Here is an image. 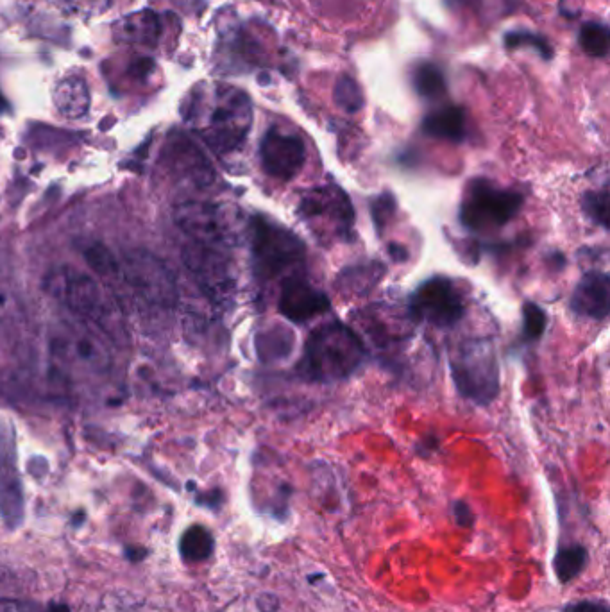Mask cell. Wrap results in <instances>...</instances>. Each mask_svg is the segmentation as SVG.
I'll use <instances>...</instances> for the list:
<instances>
[{
	"mask_svg": "<svg viewBox=\"0 0 610 612\" xmlns=\"http://www.w3.org/2000/svg\"><path fill=\"white\" fill-rule=\"evenodd\" d=\"M251 122L253 106L247 94L237 88L219 86L201 136L215 153H231L244 144Z\"/></svg>",
	"mask_w": 610,
	"mask_h": 612,
	"instance_id": "8992f818",
	"label": "cell"
},
{
	"mask_svg": "<svg viewBox=\"0 0 610 612\" xmlns=\"http://www.w3.org/2000/svg\"><path fill=\"white\" fill-rule=\"evenodd\" d=\"M167 160L174 174L194 181L199 187H206L213 181L212 167L185 136L174 135L170 138L167 145Z\"/></svg>",
	"mask_w": 610,
	"mask_h": 612,
	"instance_id": "2e32d148",
	"label": "cell"
},
{
	"mask_svg": "<svg viewBox=\"0 0 610 612\" xmlns=\"http://www.w3.org/2000/svg\"><path fill=\"white\" fill-rule=\"evenodd\" d=\"M364 360V342L349 326L333 321L321 324L306 339L299 373L312 382H339L356 373Z\"/></svg>",
	"mask_w": 610,
	"mask_h": 612,
	"instance_id": "7a4b0ae2",
	"label": "cell"
},
{
	"mask_svg": "<svg viewBox=\"0 0 610 612\" xmlns=\"http://www.w3.org/2000/svg\"><path fill=\"white\" fill-rule=\"evenodd\" d=\"M43 612H70V609H68L67 605L52 604L47 609H43Z\"/></svg>",
	"mask_w": 610,
	"mask_h": 612,
	"instance_id": "74e56055",
	"label": "cell"
},
{
	"mask_svg": "<svg viewBox=\"0 0 610 612\" xmlns=\"http://www.w3.org/2000/svg\"><path fill=\"white\" fill-rule=\"evenodd\" d=\"M453 383L466 400L489 405L500 392V367L491 339H467L451 355Z\"/></svg>",
	"mask_w": 610,
	"mask_h": 612,
	"instance_id": "3957f363",
	"label": "cell"
},
{
	"mask_svg": "<svg viewBox=\"0 0 610 612\" xmlns=\"http://www.w3.org/2000/svg\"><path fill=\"white\" fill-rule=\"evenodd\" d=\"M525 196L517 190L501 188L485 178L471 179L460 204V222L469 231L500 230L516 217Z\"/></svg>",
	"mask_w": 610,
	"mask_h": 612,
	"instance_id": "277c9868",
	"label": "cell"
},
{
	"mask_svg": "<svg viewBox=\"0 0 610 612\" xmlns=\"http://www.w3.org/2000/svg\"><path fill=\"white\" fill-rule=\"evenodd\" d=\"M451 512H453V519L460 528H473L475 525V514L469 503L464 500H457L451 505Z\"/></svg>",
	"mask_w": 610,
	"mask_h": 612,
	"instance_id": "f546056e",
	"label": "cell"
},
{
	"mask_svg": "<svg viewBox=\"0 0 610 612\" xmlns=\"http://www.w3.org/2000/svg\"><path fill=\"white\" fill-rule=\"evenodd\" d=\"M294 346H296L294 333L280 324H274L265 332L256 335V351L263 362H280L289 358Z\"/></svg>",
	"mask_w": 610,
	"mask_h": 612,
	"instance_id": "ac0fdd59",
	"label": "cell"
},
{
	"mask_svg": "<svg viewBox=\"0 0 610 612\" xmlns=\"http://www.w3.org/2000/svg\"><path fill=\"white\" fill-rule=\"evenodd\" d=\"M4 106H6V104H4V97H2V95H0V110H2V108H4Z\"/></svg>",
	"mask_w": 610,
	"mask_h": 612,
	"instance_id": "f35d334b",
	"label": "cell"
},
{
	"mask_svg": "<svg viewBox=\"0 0 610 612\" xmlns=\"http://www.w3.org/2000/svg\"><path fill=\"white\" fill-rule=\"evenodd\" d=\"M548 324L546 312L532 301H526L523 305V337L526 342H537L541 340Z\"/></svg>",
	"mask_w": 610,
	"mask_h": 612,
	"instance_id": "83f0119b",
	"label": "cell"
},
{
	"mask_svg": "<svg viewBox=\"0 0 610 612\" xmlns=\"http://www.w3.org/2000/svg\"><path fill=\"white\" fill-rule=\"evenodd\" d=\"M154 70V61L151 58H140L136 60L131 67H129V74L144 81L145 77L149 76Z\"/></svg>",
	"mask_w": 610,
	"mask_h": 612,
	"instance_id": "d6a6232c",
	"label": "cell"
},
{
	"mask_svg": "<svg viewBox=\"0 0 610 612\" xmlns=\"http://www.w3.org/2000/svg\"><path fill=\"white\" fill-rule=\"evenodd\" d=\"M466 314V301L457 285L444 276H435L412 294L410 315L435 328H451Z\"/></svg>",
	"mask_w": 610,
	"mask_h": 612,
	"instance_id": "ba28073f",
	"label": "cell"
},
{
	"mask_svg": "<svg viewBox=\"0 0 610 612\" xmlns=\"http://www.w3.org/2000/svg\"><path fill=\"white\" fill-rule=\"evenodd\" d=\"M256 607L260 612H278L280 609V598L272 593H263L256 598Z\"/></svg>",
	"mask_w": 610,
	"mask_h": 612,
	"instance_id": "836d02e7",
	"label": "cell"
},
{
	"mask_svg": "<svg viewBox=\"0 0 610 612\" xmlns=\"http://www.w3.org/2000/svg\"><path fill=\"white\" fill-rule=\"evenodd\" d=\"M389 253L396 262H407L408 260V251L403 246H399V244H390Z\"/></svg>",
	"mask_w": 610,
	"mask_h": 612,
	"instance_id": "8d00e7d4",
	"label": "cell"
},
{
	"mask_svg": "<svg viewBox=\"0 0 610 612\" xmlns=\"http://www.w3.org/2000/svg\"><path fill=\"white\" fill-rule=\"evenodd\" d=\"M172 215L179 230L185 231L197 244L217 246L229 242L228 226L213 204L183 201L176 204Z\"/></svg>",
	"mask_w": 610,
	"mask_h": 612,
	"instance_id": "7c38bea8",
	"label": "cell"
},
{
	"mask_svg": "<svg viewBox=\"0 0 610 612\" xmlns=\"http://www.w3.org/2000/svg\"><path fill=\"white\" fill-rule=\"evenodd\" d=\"M587 562H589V552L584 544H568L557 550L551 566L560 584H569L584 573Z\"/></svg>",
	"mask_w": 610,
	"mask_h": 612,
	"instance_id": "44dd1931",
	"label": "cell"
},
{
	"mask_svg": "<svg viewBox=\"0 0 610 612\" xmlns=\"http://www.w3.org/2000/svg\"><path fill=\"white\" fill-rule=\"evenodd\" d=\"M17 435L8 417H0V518L9 528L24 521L26 503L18 475Z\"/></svg>",
	"mask_w": 610,
	"mask_h": 612,
	"instance_id": "30bf717a",
	"label": "cell"
},
{
	"mask_svg": "<svg viewBox=\"0 0 610 612\" xmlns=\"http://www.w3.org/2000/svg\"><path fill=\"white\" fill-rule=\"evenodd\" d=\"M120 274L129 287L147 303L161 308H172L178 299L174 274L165 262L145 249H131L122 256Z\"/></svg>",
	"mask_w": 610,
	"mask_h": 612,
	"instance_id": "52a82bcc",
	"label": "cell"
},
{
	"mask_svg": "<svg viewBox=\"0 0 610 612\" xmlns=\"http://www.w3.org/2000/svg\"><path fill=\"white\" fill-rule=\"evenodd\" d=\"M222 502V494L221 491H212V493L203 494V496H199V500L197 503H201V505H206V507H210V509H217Z\"/></svg>",
	"mask_w": 610,
	"mask_h": 612,
	"instance_id": "e575fe53",
	"label": "cell"
},
{
	"mask_svg": "<svg viewBox=\"0 0 610 612\" xmlns=\"http://www.w3.org/2000/svg\"><path fill=\"white\" fill-rule=\"evenodd\" d=\"M414 88L417 94L424 99H437L446 92V79L441 72V68L435 67L433 63H423L414 72Z\"/></svg>",
	"mask_w": 610,
	"mask_h": 612,
	"instance_id": "603a6c76",
	"label": "cell"
},
{
	"mask_svg": "<svg viewBox=\"0 0 610 612\" xmlns=\"http://www.w3.org/2000/svg\"><path fill=\"white\" fill-rule=\"evenodd\" d=\"M569 306L580 317L605 321L609 317L610 278L607 272L591 271L584 274L571 296Z\"/></svg>",
	"mask_w": 610,
	"mask_h": 612,
	"instance_id": "9a60e30c",
	"label": "cell"
},
{
	"mask_svg": "<svg viewBox=\"0 0 610 612\" xmlns=\"http://www.w3.org/2000/svg\"><path fill=\"white\" fill-rule=\"evenodd\" d=\"M562 612H610L609 605L600 600H580L573 604L564 605Z\"/></svg>",
	"mask_w": 610,
	"mask_h": 612,
	"instance_id": "1f68e13d",
	"label": "cell"
},
{
	"mask_svg": "<svg viewBox=\"0 0 610 612\" xmlns=\"http://www.w3.org/2000/svg\"><path fill=\"white\" fill-rule=\"evenodd\" d=\"M385 274V267L378 262L371 264L351 265L348 269H344L337 280V287L342 292H349L355 296H364L369 294V290L374 289L378 285V281L382 280Z\"/></svg>",
	"mask_w": 610,
	"mask_h": 612,
	"instance_id": "d6986e66",
	"label": "cell"
},
{
	"mask_svg": "<svg viewBox=\"0 0 610 612\" xmlns=\"http://www.w3.org/2000/svg\"><path fill=\"white\" fill-rule=\"evenodd\" d=\"M56 106L68 119L83 117L90 106V95L86 90L85 81L77 77L61 81L56 88Z\"/></svg>",
	"mask_w": 610,
	"mask_h": 612,
	"instance_id": "ffe728a7",
	"label": "cell"
},
{
	"mask_svg": "<svg viewBox=\"0 0 610 612\" xmlns=\"http://www.w3.org/2000/svg\"><path fill=\"white\" fill-rule=\"evenodd\" d=\"M0 612H43L38 611L34 605L13 604V602H0Z\"/></svg>",
	"mask_w": 610,
	"mask_h": 612,
	"instance_id": "d590c367",
	"label": "cell"
},
{
	"mask_svg": "<svg viewBox=\"0 0 610 612\" xmlns=\"http://www.w3.org/2000/svg\"><path fill=\"white\" fill-rule=\"evenodd\" d=\"M85 260L102 278L113 280V278H117L120 274L119 260L101 242H95L92 246L86 247Z\"/></svg>",
	"mask_w": 610,
	"mask_h": 612,
	"instance_id": "cb8c5ba5",
	"label": "cell"
},
{
	"mask_svg": "<svg viewBox=\"0 0 610 612\" xmlns=\"http://www.w3.org/2000/svg\"><path fill=\"white\" fill-rule=\"evenodd\" d=\"M582 208L591 221L600 224L605 230L609 228V190L607 187L596 190V192H587L582 199Z\"/></svg>",
	"mask_w": 610,
	"mask_h": 612,
	"instance_id": "4316f807",
	"label": "cell"
},
{
	"mask_svg": "<svg viewBox=\"0 0 610 612\" xmlns=\"http://www.w3.org/2000/svg\"><path fill=\"white\" fill-rule=\"evenodd\" d=\"M330 305V298L305 278H289L281 287L280 312L292 323H306L328 312Z\"/></svg>",
	"mask_w": 610,
	"mask_h": 612,
	"instance_id": "5bb4252c",
	"label": "cell"
},
{
	"mask_svg": "<svg viewBox=\"0 0 610 612\" xmlns=\"http://www.w3.org/2000/svg\"><path fill=\"white\" fill-rule=\"evenodd\" d=\"M507 45L509 47H517V45H535L539 51L543 52L544 58L550 56V47L546 43L541 42L539 36H532L528 33H512L507 36Z\"/></svg>",
	"mask_w": 610,
	"mask_h": 612,
	"instance_id": "4dcf8cb0",
	"label": "cell"
},
{
	"mask_svg": "<svg viewBox=\"0 0 610 612\" xmlns=\"http://www.w3.org/2000/svg\"><path fill=\"white\" fill-rule=\"evenodd\" d=\"M297 213L308 226L312 224L317 230L319 224H324V231H333L340 240H349L355 224L353 204L346 192L335 185L310 190L297 206Z\"/></svg>",
	"mask_w": 610,
	"mask_h": 612,
	"instance_id": "9c48e42d",
	"label": "cell"
},
{
	"mask_svg": "<svg viewBox=\"0 0 610 612\" xmlns=\"http://www.w3.org/2000/svg\"><path fill=\"white\" fill-rule=\"evenodd\" d=\"M580 45L589 56L603 58L609 52V29L602 24H585L580 31Z\"/></svg>",
	"mask_w": 610,
	"mask_h": 612,
	"instance_id": "d4e9b609",
	"label": "cell"
},
{
	"mask_svg": "<svg viewBox=\"0 0 610 612\" xmlns=\"http://www.w3.org/2000/svg\"><path fill=\"white\" fill-rule=\"evenodd\" d=\"M183 262L192 272L204 292L213 299H221L229 290V274L226 262L210 246L192 242L183 249Z\"/></svg>",
	"mask_w": 610,
	"mask_h": 612,
	"instance_id": "4fadbf2b",
	"label": "cell"
},
{
	"mask_svg": "<svg viewBox=\"0 0 610 612\" xmlns=\"http://www.w3.org/2000/svg\"><path fill=\"white\" fill-rule=\"evenodd\" d=\"M251 251L256 276L262 280H274L283 272L296 269L306 258L301 238L263 215H256L251 221Z\"/></svg>",
	"mask_w": 610,
	"mask_h": 612,
	"instance_id": "5b68a950",
	"label": "cell"
},
{
	"mask_svg": "<svg viewBox=\"0 0 610 612\" xmlns=\"http://www.w3.org/2000/svg\"><path fill=\"white\" fill-rule=\"evenodd\" d=\"M2 303H4V298H2V296H0V305H2Z\"/></svg>",
	"mask_w": 610,
	"mask_h": 612,
	"instance_id": "ab89813d",
	"label": "cell"
},
{
	"mask_svg": "<svg viewBox=\"0 0 610 612\" xmlns=\"http://www.w3.org/2000/svg\"><path fill=\"white\" fill-rule=\"evenodd\" d=\"M260 160L267 176L290 181L306 162V145L301 136L272 126L262 138Z\"/></svg>",
	"mask_w": 610,
	"mask_h": 612,
	"instance_id": "8fae6325",
	"label": "cell"
},
{
	"mask_svg": "<svg viewBox=\"0 0 610 612\" xmlns=\"http://www.w3.org/2000/svg\"><path fill=\"white\" fill-rule=\"evenodd\" d=\"M423 131L432 138L462 142L466 138V111L460 106H446L423 120Z\"/></svg>",
	"mask_w": 610,
	"mask_h": 612,
	"instance_id": "e0dca14e",
	"label": "cell"
},
{
	"mask_svg": "<svg viewBox=\"0 0 610 612\" xmlns=\"http://www.w3.org/2000/svg\"><path fill=\"white\" fill-rule=\"evenodd\" d=\"M215 552V537L203 525H192L179 539V553L187 562L208 561Z\"/></svg>",
	"mask_w": 610,
	"mask_h": 612,
	"instance_id": "7402d4cb",
	"label": "cell"
},
{
	"mask_svg": "<svg viewBox=\"0 0 610 612\" xmlns=\"http://www.w3.org/2000/svg\"><path fill=\"white\" fill-rule=\"evenodd\" d=\"M43 289L70 312L92 324L111 342L126 346L128 332L120 308L85 272L72 267H58L43 280Z\"/></svg>",
	"mask_w": 610,
	"mask_h": 612,
	"instance_id": "6da1fadb",
	"label": "cell"
},
{
	"mask_svg": "<svg viewBox=\"0 0 610 612\" xmlns=\"http://www.w3.org/2000/svg\"><path fill=\"white\" fill-rule=\"evenodd\" d=\"M371 212H373L374 226L378 233L382 235L385 226L389 224L390 217L396 212V199L390 194H382L376 197L371 204Z\"/></svg>",
	"mask_w": 610,
	"mask_h": 612,
	"instance_id": "f1b7e54d",
	"label": "cell"
},
{
	"mask_svg": "<svg viewBox=\"0 0 610 612\" xmlns=\"http://www.w3.org/2000/svg\"><path fill=\"white\" fill-rule=\"evenodd\" d=\"M335 102L339 104V108L348 113H356L364 108V95L360 86L356 85L355 79L349 76L340 77L335 85Z\"/></svg>",
	"mask_w": 610,
	"mask_h": 612,
	"instance_id": "484cf974",
	"label": "cell"
}]
</instances>
